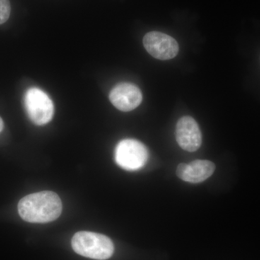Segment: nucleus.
<instances>
[{
	"instance_id": "4",
	"label": "nucleus",
	"mask_w": 260,
	"mask_h": 260,
	"mask_svg": "<svg viewBox=\"0 0 260 260\" xmlns=\"http://www.w3.org/2000/svg\"><path fill=\"white\" fill-rule=\"evenodd\" d=\"M148 157L147 148L138 140H123L116 145V162L125 170L136 171L141 169L146 164Z\"/></svg>"
},
{
	"instance_id": "6",
	"label": "nucleus",
	"mask_w": 260,
	"mask_h": 260,
	"mask_svg": "<svg viewBox=\"0 0 260 260\" xmlns=\"http://www.w3.org/2000/svg\"><path fill=\"white\" fill-rule=\"evenodd\" d=\"M109 99L121 112H130L139 107L143 100L141 90L133 83L118 84L111 90Z\"/></svg>"
},
{
	"instance_id": "7",
	"label": "nucleus",
	"mask_w": 260,
	"mask_h": 260,
	"mask_svg": "<svg viewBox=\"0 0 260 260\" xmlns=\"http://www.w3.org/2000/svg\"><path fill=\"white\" fill-rule=\"evenodd\" d=\"M176 138L183 150L194 152L202 145V134L199 126L192 117L183 116L176 126Z\"/></svg>"
},
{
	"instance_id": "8",
	"label": "nucleus",
	"mask_w": 260,
	"mask_h": 260,
	"mask_svg": "<svg viewBox=\"0 0 260 260\" xmlns=\"http://www.w3.org/2000/svg\"><path fill=\"white\" fill-rule=\"evenodd\" d=\"M215 170L213 162L206 160H196L189 164L181 162L177 169L178 177L190 183L203 182L211 177Z\"/></svg>"
},
{
	"instance_id": "5",
	"label": "nucleus",
	"mask_w": 260,
	"mask_h": 260,
	"mask_svg": "<svg viewBox=\"0 0 260 260\" xmlns=\"http://www.w3.org/2000/svg\"><path fill=\"white\" fill-rule=\"evenodd\" d=\"M143 44L150 55L160 60L172 59L179 52V44L177 41L161 32H148L143 38Z\"/></svg>"
},
{
	"instance_id": "10",
	"label": "nucleus",
	"mask_w": 260,
	"mask_h": 260,
	"mask_svg": "<svg viewBox=\"0 0 260 260\" xmlns=\"http://www.w3.org/2000/svg\"><path fill=\"white\" fill-rule=\"evenodd\" d=\"M3 129H4V122H3V119L0 117V133L3 131Z\"/></svg>"
},
{
	"instance_id": "3",
	"label": "nucleus",
	"mask_w": 260,
	"mask_h": 260,
	"mask_svg": "<svg viewBox=\"0 0 260 260\" xmlns=\"http://www.w3.org/2000/svg\"><path fill=\"white\" fill-rule=\"evenodd\" d=\"M25 107L29 119L37 125H44L52 119L54 104L47 93L38 88H30L25 95Z\"/></svg>"
},
{
	"instance_id": "1",
	"label": "nucleus",
	"mask_w": 260,
	"mask_h": 260,
	"mask_svg": "<svg viewBox=\"0 0 260 260\" xmlns=\"http://www.w3.org/2000/svg\"><path fill=\"white\" fill-rule=\"evenodd\" d=\"M19 215L25 221L45 223L59 218L62 203L54 191H43L24 197L18 205Z\"/></svg>"
},
{
	"instance_id": "9",
	"label": "nucleus",
	"mask_w": 260,
	"mask_h": 260,
	"mask_svg": "<svg viewBox=\"0 0 260 260\" xmlns=\"http://www.w3.org/2000/svg\"><path fill=\"white\" fill-rule=\"evenodd\" d=\"M11 7L10 0H0V25L5 23L10 18Z\"/></svg>"
},
{
	"instance_id": "2",
	"label": "nucleus",
	"mask_w": 260,
	"mask_h": 260,
	"mask_svg": "<svg viewBox=\"0 0 260 260\" xmlns=\"http://www.w3.org/2000/svg\"><path fill=\"white\" fill-rule=\"evenodd\" d=\"M72 247L77 254L97 260L109 259L114 251V244L109 237L90 232L76 233L72 239Z\"/></svg>"
}]
</instances>
